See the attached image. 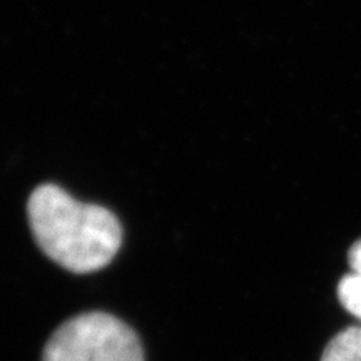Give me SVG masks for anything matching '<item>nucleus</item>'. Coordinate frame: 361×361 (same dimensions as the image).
<instances>
[{"label": "nucleus", "mask_w": 361, "mask_h": 361, "mask_svg": "<svg viewBox=\"0 0 361 361\" xmlns=\"http://www.w3.org/2000/svg\"><path fill=\"white\" fill-rule=\"evenodd\" d=\"M322 361H361V328L338 333L324 348Z\"/></svg>", "instance_id": "3"}, {"label": "nucleus", "mask_w": 361, "mask_h": 361, "mask_svg": "<svg viewBox=\"0 0 361 361\" xmlns=\"http://www.w3.org/2000/svg\"><path fill=\"white\" fill-rule=\"evenodd\" d=\"M338 298L348 313L361 319V276L351 273L338 284Z\"/></svg>", "instance_id": "4"}, {"label": "nucleus", "mask_w": 361, "mask_h": 361, "mask_svg": "<svg viewBox=\"0 0 361 361\" xmlns=\"http://www.w3.org/2000/svg\"><path fill=\"white\" fill-rule=\"evenodd\" d=\"M42 361H144V355L128 324L94 311L62 324L45 345Z\"/></svg>", "instance_id": "2"}, {"label": "nucleus", "mask_w": 361, "mask_h": 361, "mask_svg": "<svg viewBox=\"0 0 361 361\" xmlns=\"http://www.w3.org/2000/svg\"><path fill=\"white\" fill-rule=\"evenodd\" d=\"M350 264L353 268V273L361 276V239L356 241L353 247L350 250Z\"/></svg>", "instance_id": "5"}, {"label": "nucleus", "mask_w": 361, "mask_h": 361, "mask_svg": "<svg viewBox=\"0 0 361 361\" xmlns=\"http://www.w3.org/2000/svg\"><path fill=\"white\" fill-rule=\"evenodd\" d=\"M27 214L40 250L72 273L104 268L123 243V229L111 211L74 200L54 184L35 189Z\"/></svg>", "instance_id": "1"}]
</instances>
